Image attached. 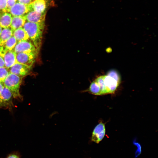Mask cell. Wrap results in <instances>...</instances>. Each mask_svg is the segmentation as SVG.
<instances>
[{
	"instance_id": "3",
	"label": "cell",
	"mask_w": 158,
	"mask_h": 158,
	"mask_svg": "<svg viewBox=\"0 0 158 158\" xmlns=\"http://www.w3.org/2000/svg\"><path fill=\"white\" fill-rule=\"evenodd\" d=\"M37 54V52H22L17 54V62L31 68L35 61Z\"/></svg>"
},
{
	"instance_id": "9",
	"label": "cell",
	"mask_w": 158,
	"mask_h": 158,
	"mask_svg": "<svg viewBox=\"0 0 158 158\" xmlns=\"http://www.w3.org/2000/svg\"><path fill=\"white\" fill-rule=\"evenodd\" d=\"M30 68L17 63L8 69L10 73L20 76H24L29 72Z\"/></svg>"
},
{
	"instance_id": "11",
	"label": "cell",
	"mask_w": 158,
	"mask_h": 158,
	"mask_svg": "<svg viewBox=\"0 0 158 158\" xmlns=\"http://www.w3.org/2000/svg\"><path fill=\"white\" fill-rule=\"evenodd\" d=\"M47 1L45 0H35L28 5L29 11H34L40 13H46Z\"/></svg>"
},
{
	"instance_id": "24",
	"label": "cell",
	"mask_w": 158,
	"mask_h": 158,
	"mask_svg": "<svg viewBox=\"0 0 158 158\" xmlns=\"http://www.w3.org/2000/svg\"><path fill=\"white\" fill-rule=\"evenodd\" d=\"M6 158H20V154L17 152H12L9 154Z\"/></svg>"
},
{
	"instance_id": "20",
	"label": "cell",
	"mask_w": 158,
	"mask_h": 158,
	"mask_svg": "<svg viewBox=\"0 0 158 158\" xmlns=\"http://www.w3.org/2000/svg\"><path fill=\"white\" fill-rule=\"evenodd\" d=\"M5 67H0V82H3L10 73Z\"/></svg>"
},
{
	"instance_id": "27",
	"label": "cell",
	"mask_w": 158,
	"mask_h": 158,
	"mask_svg": "<svg viewBox=\"0 0 158 158\" xmlns=\"http://www.w3.org/2000/svg\"><path fill=\"white\" fill-rule=\"evenodd\" d=\"M4 87L3 82H0V98L1 91Z\"/></svg>"
},
{
	"instance_id": "6",
	"label": "cell",
	"mask_w": 158,
	"mask_h": 158,
	"mask_svg": "<svg viewBox=\"0 0 158 158\" xmlns=\"http://www.w3.org/2000/svg\"><path fill=\"white\" fill-rule=\"evenodd\" d=\"M29 11L28 5L17 2L9 10L13 16H23Z\"/></svg>"
},
{
	"instance_id": "23",
	"label": "cell",
	"mask_w": 158,
	"mask_h": 158,
	"mask_svg": "<svg viewBox=\"0 0 158 158\" xmlns=\"http://www.w3.org/2000/svg\"><path fill=\"white\" fill-rule=\"evenodd\" d=\"M17 0H7V12L9 9L16 3Z\"/></svg>"
},
{
	"instance_id": "17",
	"label": "cell",
	"mask_w": 158,
	"mask_h": 158,
	"mask_svg": "<svg viewBox=\"0 0 158 158\" xmlns=\"http://www.w3.org/2000/svg\"><path fill=\"white\" fill-rule=\"evenodd\" d=\"M87 91L94 95H101L100 88L95 80L91 83Z\"/></svg>"
},
{
	"instance_id": "18",
	"label": "cell",
	"mask_w": 158,
	"mask_h": 158,
	"mask_svg": "<svg viewBox=\"0 0 158 158\" xmlns=\"http://www.w3.org/2000/svg\"><path fill=\"white\" fill-rule=\"evenodd\" d=\"M17 42V41L16 40L13 35L6 41L3 46L7 50H11L13 49Z\"/></svg>"
},
{
	"instance_id": "29",
	"label": "cell",
	"mask_w": 158,
	"mask_h": 158,
	"mask_svg": "<svg viewBox=\"0 0 158 158\" xmlns=\"http://www.w3.org/2000/svg\"></svg>"
},
{
	"instance_id": "4",
	"label": "cell",
	"mask_w": 158,
	"mask_h": 158,
	"mask_svg": "<svg viewBox=\"0 0 158 158\" xmlns=\"http://www.w3.org/2000/svg\"><path fill=\"white\" fill-rule=\"evenodd\" d=\"M28 40L18 42L12 50L16 54L22 52H37V49L34 44Z\"/></svg>"
},
{
	"instance_id": "19",
	"label": "cell",
	"mask_w": 158,
	"mask_h": 158,
	"mask_svg": "<svg viewBox=\"0 0 158 158\" xmlns=\"http://www.w3.org/2000/svg\"><path fill=\"white\" fill-rule=\"evenodd\" d=\"M95 81L97 83L100 88L101 95L108 94L104 85L103 75L97 77Z\"/></svg>"
},
{
	"instance_id": "8",
	"label": "cell",
	"mask_w": 158,
	"mask_h": 158,
	"mask_svg": "<svg viewBox=\"0 0 158 158\" xmlns=\"http://www.w3.org/2000/svg\"><path fill=\"white\" fill-rule=\"evenodd\" d=\"M103 76L104 85L108 94L113 93L118 87L120 82L107 74Z\"/></svg>"
},
{
	"instance_id": "1",
	"label": "cell",
	"mask_w": 158,
	"mask_h": 158,
	"mask_svg": "<svg viewBox=\"0 0 158 158\" xmlns=\"http://www.w3.org/2000/svg\"><path fill=\"white\" fill-rule=\"evenodd\" d=\"M44 26L45 24L27 21L25 23L23 27L37 49L41 44Z\"/></svg>"
},
{
	"instance_id": "30",
	"label": "cell",
	"mask_w": 158,
	"mask_h": 158,
	"mask_svg": "<svg viewBox=\"0 0 158 158\" xmlns=\"http://www.w3.org/2000/svg\"><path fill=\"white\" fill-rule=\"evenodd\" d=\"M45 0L47 1V0Z\"/></svg>"
},
{
	"instance_id": "28",
	"label": "cell",
	"mask_w": 158,
	"mask_h": 158,
	"mask_svg": "<svg viewBox=\"0 0 158 158\" xmlns=\"http://www.w3.org/2000/svg\"><path fill=\"white\" fill-rule=\"evenodd\" d=\"M2 30V28L0 25V34L1 33Z\"/></svg>"
},
{
	"instance_id": "22",
	"label": "cell",
	"mask_w": 158,
	"mask_h": 158,
	"mask_svg": "<svg viewBox=\"0 0 158 158\" xmlns=\"http://www.w3.org/2000/svg\"><path fill=\"white\" fill-rule=\"evenodd\" d=\"M133 144L135 145L137 148V149L135 154V157H137L141 153V147L140 145L138 142L134 140L133 142Z\"/></svg>"
},
{
	"instance_id": "25",
	"label": "cell",
	"mask_w": 158,
	"mask_h": 158,
	"mask_svg": "<svg viewBox=\"0 0 158 158\" xmlns=\"http://www.w3.org/2000/svg\"><path fill=\"white\" fill-rule=\"evenodd\" d=\"M19 3L26 5H28L32 3L34 0H18Z\"/></svg>"
},
{
	"instance_id": "10",
	"label": "cell",
	"mask_w": 158,
	"mask_h": 158,
	"mask_svg": "<svg viewBox=\"0 0 158 158\" xmlns=\"http://www.w3.org/2000/svg\"><path fill=\"white\" fill-rule=\"evenodd\" d=\"M13 96L10 90L4 86L1 91L0 98V106H10L12 104Z\"/></svg>"
},
{
	"instance_id": "12",
	"label": "cell",
	"mask_w": 158,
	"mask_h": 158,
	"mask_svg": "<svg viewBox=\"0 0 158 158\" xmlns=\"http://www.w3.org/2000/svg\"><path fill=\"white\" fill-rule=\"evenodd\" d=\"M3 58L5 67L8 69L17 63L16 54L13 50L7 51L4 55Z\"/></svg>"
},
{
	"instance_id": "26",
	"label": "cell",
	"mask_w": 158,
	"mask_h": 158,
	"mask_svg": "<svg viewBox=\"0 0 158 158\" xmlns=\"http://www.w3.org/2000/svg\"><path fill=\"white\" fill-rule=\"evenodd\" d=\"M5 67L3 57L0 55V67Z\"/></svg>"
},
{
	"instance_id": "2",
	"label": "cell",
	"mask_w": 158,
	"mask_h": 158,
	"mask_svg": "<svg viewBox=\"0 0 158 158\" xmlns=\"http://www.w3.org/2000/svg\"><path fill=\"white\" fill-rule=\"evenodd\" d=\"M22 80V77L9 73L3 82L4 86L10 90L14 98L21 97L19 89Z\"/></svg>"
},
{
	"instance_id": "14",
	"label": "cell",
	"mask_w": 158,
	"mask_h": 158,
	"mask_svg": "<svg viewBox=\"0 0 158 158\" xmlns=\"http://www.w3.org/2000/svg\"><path fill=\"white\" fill-rule=\"evenodd\" d=\"M12 20L11 14L8 12L0 14V25L2 28L10 27Z\"/></svg>"
},
{
	"instance_id": "15",
	"label": "cell",
	"mask_w": 158,
	"mask_h": 158,
	"mask_svg": "<svg viewBox=\"0 0 158 158\" xmlns=\"http://www.w3.org/2000/svg\"><path fill=\"white\" fill-rule=\"evenodd\" d=\"M13 31L10 27L4 28L0 34V46H3L13 35Z\"/></svg>"
},
{
	"instance_id": "13",
	"label": "cell",
	"mask_w": 158,
	"mask_h": 158,
	"mask_svg": "<svg viewBox=\"0 0 158 158\" xmlns=\"http://www.w3.org/2000/svg\"><path fill=\"white\" fill-rule=\"evenodd\" d=\"M25 20L24 16H13L12 18L10 27L13 32L19 28L23 27L25 22Z\"/></svg>"
},
{
	"instance_id": "21",
	"label": "cell",
	"mask_w": 158,
	"mask_h": 158,
	"mask_svg": "<svg viewBox=\"0 0 158 158\" xmlns=\"http://www.w3.org/2000/svg\"><path fill=\"white\" fill-rule=\"evenodd\" d=\"M7 0H0V13L7 12Z\"/></svg>"
},
{
	"instance_id": "5",
	"label": "cell",
	"mask_w": 158,
	"mask_h": 158,
	"mask_svg": "<svg viewBox=\"0 0 158 158\" xmlns=\"http://www.w3.org/2000/svg\"><path fill=\"white\" fill-rule=\"evenodd\" d=\"M105 125L102 122H100L94 128L92 133L91 140L97 143H99L105 135Z\"/></svg>"
},
{
	"instance_id": "16",
	"label": "cell",
	"mask_w": 158,
	"mask_h": 158,
	"mask_svg": "<svg viewBox=\"0 0 158 158\" xmlns=\"http://www.w3.org/2000/svg\"><path fill=\"white\" fill-rule=\"evenodd\" d=\"M13 36L15 38L17 42L29 39L28 36L23 27L19 28L13 31Z\"/></svg>"
},
{
	"instance_id": "31",
	"label": "cell",
	"mask_w": 158,
	"mask_h": 158,
	"mask_svg": "<svg viewBox=\"0 0 158 158\" xmlns=\"http://www.w3.org/2000/svg\"></svg>"
},
{
	"instance_id": "7",
	"label": "cell",
	"mask_w": 158,
	"mask_h": 158,
	"mask_svg": "<svg viewBox=\"0 0 158 158\" xmlns=\"http://www.w3.org/2000/svg\"><path fill=\"white\" fill-rule=\"evenodd\" d=\"M28 21L40 24H44L46 13H42L34 11H29L24 16Z\"/></svg>"
}]
</instances>
